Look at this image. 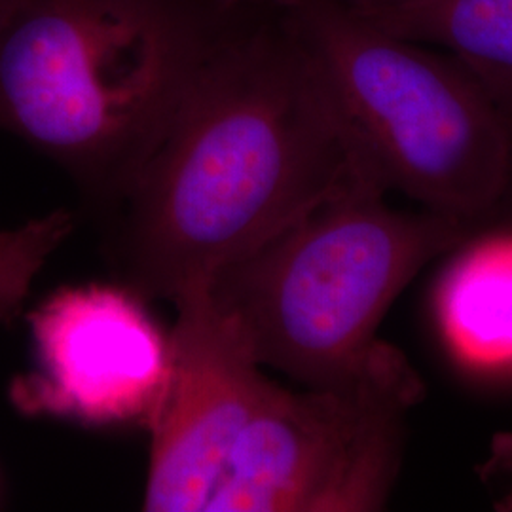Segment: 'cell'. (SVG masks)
<instances>
[{"instance_id":"14","label":"cell","mask_w":512,"mask_h":512,"mask_svg":"<svg viewBox=\"0 0 512 512\" xmlns=\"http://www.w3.org/2000/svg\"><path fill=\"white\" fill-rule=\"evenodd\" d=\"M494 507L495 511L512 512V495L503 499V501H499V503H495Z\"/></svg>"},{"instance_id":"1","label":"cell","mask_w":512,"mask_h":512,"mask_svg":"<svg viewBox=\"0 0 512 512\" xmlns=\"http://www.w3.org/2000/svg\"><path fill=\"white\" fill-rule=\"evenodd\" d=\"M359 171L368 169L285 14L241 16L103 209L105 253L129 291L175 304Z\"/></svg>"},{"instance_id":"12","label":"cell","mask_w":512,"mask_h":512,"mask_svg":"<svg viewBox=\"0 0 512 512\" xmlns=\"http://www.w3.org/2000/svg\"><path fill=\"white\" fill-rule=\"evenodd\" d=\"M219 12L238 18V16H251L260 12L277 10L283 0H207Z\"/></svg>"},{"instance_id":"3","label":"cell","mask_w":512,"mask_h":512,"mask_svg":"<svg viewBox=\"0 0 512 512\" xmlns=\"http://www.w3.org/2000/svg\"><path fill=\"white\" fill-rule=\"evenodd\" d=\"M368 171L222 266L205 298L256 365L302 387L338 389L410 366L382 321L421 270L471 224L389 205Z\"/></svg>"},{"instance_id":"11","label":"cell","mask_w":512,"mask_h":512,"mask_svg":"<svg viewBox=\"0 0 512 512\" xmlns=\"http://www.w3.org/2000/svg\"><path fill=\"white\" fill-rule=\"evenodd\" d=\"M478 473L486 480V482H499L503 492L499 495V499L495 501H503L505 497L512 495V431H503L497 433L488 456L484 459V463L478 467Z\"/></svg>"},{"instance_id":"9","label":"cell","mask_w":512,"mask_h":512,"mask_svg":"<svg viewBox=\"0 0 512 512\" xmlns=\"http://www.w3.org/2000/svg\"><path fill=\"white\" fill-rule=\"evenodd\" d=\"M363 19L444 48L512 118V0H418Z\"/></svg>"},{"instance_id":"8","label":"cell","mask_w":512,"mask_h":512,"mask_svg":"<svg viewBox=\"0 0 512 512\" xmlns=\"http://www.w3.org/2000/svg\"><path fill=\"white\" fill-rule=\"evenodd\" d=\"M435 291L440 332L469 368L512 370V232L465 239Z\"/></svg>"},{"instance_id":"10","label":"cell","mask_w":512,"mask_h":512,"mask_svg":"<svg viewBox=\"0 0 512 512\" xmlns=\"http://www.w3.org/2000/svg\"><path fill=\"white\" fill-rule=\"evenodd\" d=\"M73 230V213L59 209L0 232V325L18 321L38 272Z\"/></svg>"},{"instance_id":"15","label":"cell","mask_w":512,"mask_h":512,"mask_svg":"<svg viewBox=\"0 0 512 512\" xmlns=\"http://www.w3.org/2000/svg\"><path fill=\"white\" fill-rule=\"evenodd\" d=\"M4 2H6V0H0V10H2V6H4Z\"/></svg>"},{"instance_id":"2","label":"cell","mask_w":512,"mask_h":512,"mask_svg":"<svg viewBox=\"0 0 512 512\" xmlns=\"http://www.w3.org/2000/svg\"><path fill=\"white\" fill-rule=\"evenodd\" d=\"M234 19L207 0H6L0 129L61 165L103 211Z\"/></svg>"},{"instance_id":"4","label":"cell","mask_w":512,"mask_h":512,"mask_svg":"<svg viewBox=\"0 0 512 512\" xmlns=\"http://www.w3.org/2000/svg\"><path fill=\"white\" fill-rule=\"evenodd\" d=\"M279 10L387 194L469 224L497 207L512 181L511 116L459 61L336 0H283Z\"/></svg>"},{"instance_id":"5","label":"cell","mask_w":512,"mask_h":512,"mask_svg":"<svg viewBox=\"0 0 512 512\" xmlns=\"http://www.w3.org/2000/svg\"><path fill=\"white\" fill-rule=\"evenodd\" d=\"M410 365L338 389L270 380L234 440L207 512L384 511L403 467Z\"/></svg>"},{"instance_id":"13","label":"cell","mask_w":512,"mask_h":512,"mask_svg":"<svg viewBox=\"0 0 512 512\" xmlns=\"http://www.w3.org/2000/svg\"><path fill=\"white\" fill-rule=\"evenodd\" d=\"M336 2L361 18H372V16L382 14L385 10L410 4V2H418V0H336Z\"/></svg>"},{"instance_id":"7","label":"cell","mask_w":512,"mask_h":512,"mask_svg":"<svg viewBox=\"0 0 512 512\" xmlns=\"http://www.w3.org/2000/svg\"><path fill=\"white\" fill-rule=\"evenodd\" d=\"M175 306L169 380L148 423L143 509L207 512L226 456L270 378L211 310L203 289Z\"/></svg>"},{"instance_id":"6","label":"cell","mask_w":512,"mask_h":512,"mask_svg":"<svg viewBox=\"0 0 512 512\" xmlns=\"http://www.w3.org/2000/svg\"><path fill=\"white\" fill-rule=\"evenodd\" d=\"M27 321L35 368L10 389L23 414L148 427L169 380L171 346L139 294L124 285L63 287Z\"/></svg>"}]
</instances>
